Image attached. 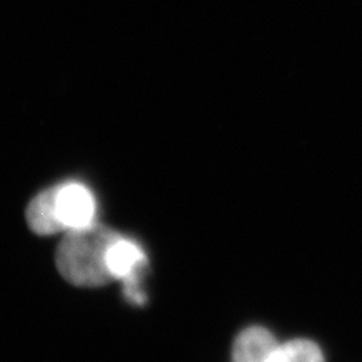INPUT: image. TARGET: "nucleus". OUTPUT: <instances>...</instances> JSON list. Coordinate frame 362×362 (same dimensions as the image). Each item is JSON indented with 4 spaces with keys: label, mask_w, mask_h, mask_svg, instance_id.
<instances>
[{
    "label": "nucleus",
    "mask_w": 362,
    "mask_h": 362,
    "mask_svg": "<svg viewBox=\"0 0 362 362\" xmlns=\"http://www.w3.org/2000/svg\"><path fill=\"white\" fill-rule=\"evenodd\" d=\"M118 233L98 223L67 231L57 248L58 272L71 285L100 287L112 282L106 266V252Z\"/></svg>",
    "instance_id": "1"
},
{
    "label": "nucleus",
    "mask_w": 362,
    "mask_h": 362,
    "mask_svg": "<svg viewBox=\"0 0 362 362\" xmlns=\"http://www.w3.org/2000/svg\"><path fill=\"white\" fill-rule=\"evenodd\" d=\"M146 264L148 259L143 247L119 233L107 248L106 266L109 274L113 281L122 282L124 297L136 306H143L146 302L141 286Z\"/></svg>",
    "instance_id": "2"
},
{
    "label": "nucleus",
    "mask_w": 362,
    "mask_h": 362,
    "mask_svg": "<svg viewBox=\"0 0 362 362\" xmlns=\"http://www.w3.org/2000/svg\"><path fill=\"white\" fill-rule=\"evenodd\" d=\"M55 216L62 231H74L95 224L97 202L90 189L78 181L52 187Z\"/></svg>",
    "instance_id": "3"
},
{
    "label": "nucleus",
    "mask_w": 362,
    "mask_h": 362,
    "mask_svg": "<svg viewBox=\"0 0 362 362\" xmlns=\"http://www.w3.org/2000/svg\"><path fill=\"white\" fill-rule=\"evenodd\" d=\"M278 341L272 332L262 326H250L236 337L233 346V362H267Z\"/></svg>",
    "instance_id": "4"
},
{
    "label": "nucleus",
    "mask_w": 362,
    "mask_h": 362,
    "mask_svg": "<svg viewBox=\"0 0 362 362\" xmlns=\"http://www.w3.org/2000/svg\"><path fill=\"white\" fill-rule=\"evenodd\" d=\"M26 215L30 228L38 235L49 236L62 233V228L55 216L52 188L42 191L30 202Z\"/></svg>",
    "instance_id": "5"
},
{
    "label": "nucleus",
    "mask_w": 362,
    "mask_h": 362,
    "mask_svg": "<svg viewBox=\"0 0 362 362\" xmlns=\"http://www.w3.org/2000/svg\"><path fill=\"white\" fill-rule=\"evenodd\" d=\"M267 362H325L321 348L310 339H291L278 344Z\"/></svg>",
    "instance_id": "6"
}]
</instances>
